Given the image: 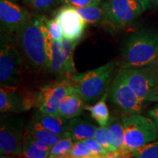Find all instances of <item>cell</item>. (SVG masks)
Wrapping results in <instances>:
<instances>
[{"mask_svg":"<svg viewBox=\"0 0 158 158\" xmlns=\"http://www.w3.org/2000/svg\"><path fill=\"white\" fill-rule=\"evenodd\" d=\"M26 133H29L37 140L51 147L64 135L65 132L61 134L53 133L41 126L36 120L32 118L26 127Z\"/></svg>","mask_w":158,"mask_h":158,"instance_id":"cell-20","label":"cell"},{"mask_svg":"<svg viewBox=\"0 0 158 158\" xmlns=\"http://www.w3.org/2000/svg\"><path fill=\"white\" fill-rule=\"evenodd\" d=\"M149 1H150V0H149ZM151 1H152V0H151Z\"/></svg>","mask_w":158,"mask_h":158,"instance_id":"cell-35","label":"cell"},{"mask_svg":"<svg viewBox=\"0 0 158 158\" xmlns=\"http://www.w3.org/2000/svg\"><path fill=\"white\" fill-rule=\"evenodd\" d=\"M122 69L144 66L158 59V32L141 30L128 37L122 50Z\"/></svg>","mask_w":158,"mask_h":158,"instance_id":"cell-2","label":"cell"},{"mask_svg":"<svg viewBox=\"0 0 158 158\" xmlns=\"http://www.w3.org/2000/svg\"><path fill=\"white\" fill-rule=\"evenodd\" d=\"M8 1H11V2H17L18 0H8Z\"/></svg>","mask_w":158,"mask_h":158,"instance_id":"cell-34","label":"cell"},{"mask_svg":"<svg viewBox=\"0 0 158 158\" xmlns=\"http://www.w3.org/2000/svg\"><path fill=\"white\" fill-rule=\"evenodd\" d=\"M0 153L1 155H22L23 116L13 113H1Z\"/></svg>","mask_w":158,"mask_h":158,"instance_id":"cell-7","label":"cell"},{"mask_svg":"<svg viewBox=\"0 0 158 158\" xmlns=\"http://www.w3.org/2000/svg\"><path fill=\"white\" fill-rule=\"evenodd\" d=\"M101 5L106 12L109 26L118 29L133 24L145 10L138 0H105Z\"/></svg>","mask_w":158,"mask_h":158,"instance_id":"cell-8","label":"cell"},{"mask_svg":"<svg viewBox=\"0 0 158 158\" xmlns=\"http://www.w3.org/2000/svg\"><path fill=\"white\" fill-rule=\"evenodd\" d=\"M130 86L146 102H158V60L138 68L120 70Z\"/></svg>","mask_w":158,"mask_h":158,"instance_id":"cell-4","label":"cell"},{"mask_svg":"<svg viewBox=\"0 0 158 158\" xmlns=\"http://www.w3.org/2000/svg\"><path fill=\"white\" fill-rule=\"evenodd\" d=\"M82 141L91 150V152L94 156V158L106 157V155L108 153V152L102 148V146L97 141V140L94 137L84 139L82 140Z\"/></svg>","mask_w":158,"mask_h":158,"instance_id":"cell-29","label":"cell"},{"mask_svg":"<svg viewBox=\"0 0 158 158\" xmlns=\"http://www.w3.org/2000/svg\"><path fill=\"white\" fill-rule=\"evenodd\" d=\"M110 143L116 152V157H133V152L124 144V133L122 117L117 115L110 116L107 124Z\"/></svg>","mask_w":158,"mask_h":158,"instance_id":"cell-15","label":"cell"},{"mask_svg":"<svg viewBox=\"0 0 158 158\" xmlns=\"http://www.w3.org/2000/svg\"><path fill=\"white\" fill-rule=\"evenodd\" d=\"M96 130L97 127L94 124L78 116L68 119V131L71 133L74 141L93 138Z\"/></svg>","mask_w":158,"mask_h":158,"instance_id":"cell-17","label":"cell"},{"mask_svg":"<svg viewBox=\"0 0 158 158\" xmlns=\"http://www.w3.org/2000/svg\"><path fill=\"white\" fill-rule=\"evenodd\" d=\"M133 157L158 158V141H153L133 151Z\"/></svg>","mask_w":158,"mask_h":158,"instance_id":"cell-24","label":"cell"},{"mask_svg":"<svg viewBox=\"0 0 158 158\" xmlns=\"http://www.w3.org/2000/svg\"><path fill=\"white\" fill-rule=\"evenodd\" d=\"M60 3L70 5L75 8L101 5L102 0H60Z\"/></svg>","mask_w":158,"mask_h":158,"instance_id":"cell-30","label":"cell"},{"mask_svg":"<svg viewBox=\"0 0 158 158\" xmlns=\"http://www.w3.org/2000/svg\"><path fill=\"white\" fill-rule=\"evenodd\" d=\"M45 20L43 15L31 16L15 33L23 58L31 66L41 70H48L53 43Z\"/></svg>","mask_w":158,"mask_h":158,"instance_id":"cell-1","label":"cell"},{"mask_svg":"<svg viewBox=\"0 0 158 158\" xmlns=\"http://www.w3.org/2000/svg\"><path fill=\"white\" fill-rule=\"evenodd\" d=\"M116 65L114 62H110L98 68L70 77L86 103L96 102L107 92Z\"/></svg>","mask_w":158,"mask_h":158,"instance_id":"cell-3","label":"cell"},{"mask_svg":"<svg viewBox=\"0 0 158 158\" xmlns=\"http://www.w3.org/2000/svg\"><path fill=\"white\" fill-rule=\"evenodd\" d=\"M32 15L24 7L14 2L0 1V21L1 32L14 34L23 27Z\"/></svg>","mask_w":158,"mask_h":158,"instance_id":"cell-13","label":"cell"},{"mask_svg":"<svg viewBox=\"0 0 158 158\" xmlns=\"http://www.w3.org/2000/svg\"><path fill=\"white\" fill-rule=\"evenodd\" d=\"M55 19L62 27L64 38L75 42L81 39L87 23L75 7L64 5L57 10Z\"/></svg>","mask_w":158,"mask_h":158,"instance_id":"cell-14","label":"cell"},{"mask_svg":"<svg viewBox=\"0 0 158 158\" xmlns=\"http://www.w3.org/2000/svg\"><path fill=\"white\" fill-rule=\"evenodd\" d=\"M3 34V33H2ZM23 56L13 34H3L0 51V84L19 86Z\"/></svg>","mask_w":158,"mask_h":158,"instance_id":"cell-5","label":"cell"},{"mask_svg":"<svg viewBox=\"0 0 158 158\" xmlns=\"http://www.w3.org/2000/svg\"><path fill=\"white\" fill-rule=\"evenodd\" d=\"M94 138L102 146V148L107 152L114 151V147L110 144L109 138H108V130L107 126H100V127H97Z\"/></svg>","mask_w":158,"mask_h":158,"instance_id":"cell-27","label":"cell"},{"mask_svg":"<svg viewBox=\"0 0 158 158\" xmlns=\"http://www.w3.org/2000/svg\"><path fill=\"white\" fill-rule=\"evenodd\" d=\"M138 1L141 2L142 5H143V6L144 7H145V9L147 8V7L149 6V3H150V1L149 0H138Z\"/></svg>","mask_w":158,"mask_h":158,"instance_id":"cell-32","label":"cell"},{"mask_svg":"<svg viewBox=\"0 0 158 158\" xmlns=\"http://www.w3.org/2000/svg\"><path fill=\"white\" fill-rule=\"evenodd\" d=\"M30 8L37 11H48L55 7L60 0H22Z\"/></svg>","mask_w":158,"mask_h":158,"instance_id":"cell-26","label":"cell"},{"mask_svg":"<svg viewBox=\"0 0 158 158\" xmlns=\"http://www.w3.org/2000/svg\"><path fill=\"white\" fill-rule=\"evenodd\" d=\"M73 86L70 78L44 85L35 92V107L43 113L59 115V105Z\"/></svg>","mask_w":158,"mask_h":158,"instance_id":"cell-10","label":"cell"},{"mask_svg":"<svg viewBox=\"0 0 158 158\" xmlns=\"http://www.w3.org/2000/svg\"><path fill=\"white\" fill-rule=\"evenodd\" d=\"M45 22H46L47 27H48L49 33H50L53 40L62 42L64 39V35H63L62 27H61L58 21L55 18L53 19H46Z\"/></svg>","mask_w":158,"mask_h":158,"instance_id":"cell-28","label":"cell"},{"mask_svg":"<svg viewBox=\"0 0 158 158\" xmlns=\"http://www.w3.org/2000/svg\"><path fill=\"white\" fill-rule=\"evenodd\" d=\"M76 9L86 23L94 25H109L106 12L101 5L78 7Z\"/></svg>","mask_w":158,"mask_h":158,"instance_id":"cell-21","label":"cell"},{"mask_svg":"<svg viewBox=\"0 0 158 158\" xmlns=\"http://www.w3.org/2000/svg\"><path fill=\"white\" fill-rule=\"evenodd\" d=\"M108 93L112 103L125 114H141L143 112L146 101L137 95L120 72L110 84Z\"/></svg>","mask_w":158,"mask_h":158,"instance_id":"cell-9","label":"cell"},{"mask_svg":"<svg viewBox=\"0 0 158 158\" xmlns=\"http://www.w3.org/2000/svg\"><path fill=\"white\" fill-rule=\"evenodd\" d=\"M78 42L64 38L62 42L53 40L49 59V68L52 73L68 78L76 74L73 53Z\"/></svg>","mask_w":158,"mask_h":158,"instance_id":"cell-11","label":"cell"},{"mask_svg":"<svg viewBox=\"0 0 158 158\" xmlns=\"http://www.w3.org/2000/svg\"><path fill=\"white\" fill-rule=\"evenodd\" d=\"M33 118L45 129L55 133H63L68 131V119L60 115H51L40 110L35 112Z\"/></svg>","mask_w":158,"mask_h":158,"instance_id":"cell-18","label":"cell"},{"mask_svg":"<svg viewBox=\"0 0 158 158\" xmlns=\"http://www.w3.org/2000/svg\"><path fill=\"white\" fill-rule=\"evenodd\" d=\"M51 147L25 133L23 141V154L24 157L45 158L48 157Z\"/></svg>","mask_w":158,"mask_h":158,"instance_id":"cell-19","label":"cell"},{"mask_svg":"<svg viewBox=\"0 0 158 158\" xmlns=\"http://www.w3.org/2000/svg\"><path fill=\"white\" fill-rule=\"evenodd\" d=\"M35 107L34 93L21 89L19 86L0 88L1 113L21 114Z\"/></svg>","mask_w":158,"mask_h":158,"instance_id":"cell-12","label":"cell"},{"mask_svg":"<svg viewBox=\"0 0 158 158\" xmlns=\"http://www.w3.org/2000/svg\"><path fill=\"white\" fill-rule=\"evenodd\" d=\"M68 157L94 158V156L84 142L82 141H74Z\"/></svg>","mask_w":158,"mask_h":158,"instance_id":"cell-25","label":"cell"},{"mask_svg":"<svg viewBox=\"0 0 158 158\" xmlns=\"http://www.w3.org/2000/svg\"><path fill=\"white\" fill-rule=\"evenodd\" d=\"M124 133V144L133 152L138 148L156 141L158 138L155 122L151 118L141 114L122 116Z\"/></svg>","mask_w":158,"mask_h":158,"instance_id":"cell-6","label":"cell"},{"mask_svg":"<svg viewBox=\"0 0 158 158\" xmlns=\"http://www.w3.org/2000/svg\"><path fill=\"white\" fill-rule=\"evenodd\" d=\"M157 60H158V59H157Z\"/></svg>","mask_w":158,"mask_h":158,"instance_id":"cell-36","label":"cell"},{"mask_svg":"<svg viewBox=\"0 0 158 158\" xmlns=\"http://www.w3.org/2000/svg\"><path fill=\"white\" fill-rule=\"evenodd\" d=\"M74 143V139L69 131H66L56 143L51 147L48 157L61 158L68 157L71 148Z\"/></svg>","mask_w":158,"mask_h":158,"instance_id":"cell-23","label":"cell"},{"mask_svg":"<svg viewBox=\"0 0 158 158\" xmlns=\"http://www.w3.org/2000/svg\"><path fill=\"white\" fill-rule=\"evenodd\" d=\"M148 116H149V117L153 120V122H155L158 135V105L148 112Z\"/></svg>","mask_w":158,"mask_h":158,"instance_id":"cell-31","label":"cell"},{"mask_svg":"<svg viewBox=\"0 0 158 158\" xmlns=\"http://www.w3.org/2000/svg\"><path fill=\"white\" fill-rule=\"evenodd\" d=\"M152 2L155 4H158V0H152Z\"/></svg>","mask_w":158,"mask_h":158,"instance_id":"cell-33","label":"cell"},{"mask_svg":"<svg viewBox=\"0 0 158 158\" xmlns=\"http://www.w3.org/2000/svg\"><path fill=\"white\" fill-rule=\"evenodd\" d=\"M85 103L84 99L73 85L59 105V115L67 119L79 116L85 109Z\"/></svg>","mask_w":158,"mask_h":158,"instance_id":"cell-16","label":"cell"},{"mask_svg":"<svg viewBox=\"0 0 158 158\" xmlns=\"http://www.w3.org/2000/svg\"><path fill=\"white\" fill-rule=\"evenodd\" d=\"M108 95V93L107 92L93 106H85V109L90 112L92 117L98 122L100 126H107L110 118L109 110L106 103Z\"/></svg>","mask_w":158,"mask_h":158,"instance_id":"cell-22","label":"cell"}]
</instances>
